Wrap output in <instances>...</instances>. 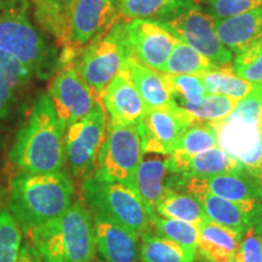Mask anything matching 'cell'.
Segmentation results:
<instances>
[{
    "label": "cell",
    "mask_w": 262,
    "mask_h": 262,
    "mask_svg": "<svg viewBox=\"0 0 262 262\" xmlns=\"http://www.w3.org/2000/svg\"><path fill=\"white\" fill-rule=\"evenodd\" d=\"M64 130L49 95H40L10 150L12 165L31 175L63 171Z\"/></svg>",
    "instance_id": "1"
},
{
    "label": "cell",
    "mask_w": 262,
    "mask_h": 262,
    "mask_svg": "<svg viewBox=\"0 0 262 262\" xmlns=\"http://www.w3.org/2000/svg\"><path fill=\"white\" fill-rule=\"evenodd\" d=\"M74 186L63 171L21 173L11 182L9 206L25 233L60 217L73 204Z\"/></svg>",
    "instance_id": "2"
},
{
    "label": "cell",
    "mask_w": 262,
    "mask_h": 262,
    "mask_svg": "<svg viewBox=\"0 0 262 262\" xmlns=\"http://www.w3.org/2000/svg\"><path fill=\"white\" fill-rule=\"evenodd\" d=\"M27 234L42 262H94L96 255L93 215L81 201Z\"/></svg>",
    "instance_id": "3"
},
{
    "label": "cell",
    "mask_w": 262,
    "mask_h": 262,
    "mask_svg": "<svg viewBox=\"0 0 262 262\" xmlns=\"http://www.w3.org/2000/svg\"><path fill=\"white\" fill-rule=\"evenodd\" d=\"M261 85L239 100L231 116L212 123L217 131L219 147L262 180V116Z\"/></svg>",
    "instance_id": "4"
},
{
    "label": "cell",
    "mask_w": 262,
    "mask_h": 262,
    "mask_svg": "<svg viewBox=\"0 0 262 262\" xmlns=\"http://www.w3.org/2000/svg\"><path fill=\"white\" fill-rule=\"evenodd\" d=\"M81 195L93 214L103 216L139 237L150 231L153 224L146 205L136 192L123 183L93 172L83 179Z\"/></svg>",
    "instance_id": "5"
},
{
    "label": "cell",
    "mask_w": 262,
    "mask_h": 262,
    "mask_svg": "<svg viewBox=\"0 0 262 262\" xmlns=\"http://www.w3.org/2000/svg\"><path fill=\"white\" fill-rule=\"evenodd\" d=\"M126 22L119 21L106 34L80 48L72 63L98 95L117 74L125 70L127 61L133 57L127 40Z\"/></svg>",
    "instance_id": "6"
},
{
    "label": "cell",
    "mask_w": 262,
    "mask_h": 262,
    "mask_svg": "<svg viewBox=\"0 0 262 262\" xmlns=\"http://www.w3.org/2000/svg\"><path fill=\"white\" fill-rule=\"evenodd\" d=\"M0 50L16 58L31 75L45 78L54 70V51L33 27L26 9L8 8L0 12Z\"/></svg>",
    "instance_id": "7"
},
{
    "label": "cell",
    "mask_w": 262,
    "mask_h": 262,
    "mask_svg": "<svg viewBox=\"0 0 262 262\" xmlns=\"http://www.w3.org/2000/svg\"><path fill=\"white\" fill-rule=\"evenodd\" d=\"M142 157L139 126L118 125L108 120L94 172L110 181L123 183L136 192V173Z\"/></svg>",
    "instance_id": "8"
},
{
    "label": "cell",
    "mask_w": 262,
    "mask_h": 262,
    "mask_svg": "<svg viewBox=\"0 0 262 262\" xmlns=\"http://www.w3.org/2000/svg\"><path fill=\"white\" fill-rule=\"evenodd\" d=\"M160 24L216 67H225L233 62L234 54L222 45L216 34L214 17L196 0H187L175 14Z\"/></svg>",
    "instance_id": "9"
},
{
    "label": "cell",
    "mask_w": 262,
    "mask_h": 262,
    "mask_svg": "<svg viewBox=\"0 0 262 262\" xmlns=\"http://www.w3.org/2000/svg\"><path fill=\"white\" fill-rule=\"evenodd\" d=\"M108 117L102 103L64 130V162L74 178H86L96 169L98 152L106 136Z\"/></svg>",
    "instance_id": "10"
},
{
    "label": "cell",
    "mask_w": 262,
    "mask_h": 262,
    "mask_svg": "<svg viewBox=\"0 0 262 262\" xmlns=\"http://www.w3.org/2000/svg\"><path fill=\"white\" fill-rule=\"evenodd\" d=\"M49 97L57 117L67 127L100 103V95L78 73L73 64L60 66L49 86Z\"/></svg>",
    "instance_id": "11"
},
{
    "label": "cell",
    "mask_w": 262,
    "mask_h": 262,
    "mask_svg": "<svg viewBox=\"0 0 262 262\" xmlns=\"http://www.w3.org/2000/svg\"><path fill=\"white\" fill-rule=\"evenodd\" d=\"M194 120L182 107L147 110L139 124L143 153L170 156L173 146Z\"/></svg>",
    "instance_id": "12"
},
{
    "label": "cell",
    "mask_w": 262,
    "mask_h": 262,
    "mask_svg": "<svg viewBox=\"0 0 262 262\" xmlns=\"http://www.w3.org/2000/svg\"><path fill=\"white\" fill-rule=\"evenodd\" d=\"M122 18L120 0H73L67 48L85 47L110 32Z\"/></svg>",
    "instance_id": "13"
},
{
    "label": "cell",
    "mask_w": 262,
    "mask_h": 262,
    "mask_svg": "<svg viewBox=\"0 0 262 262\" xmlns=\"http://www.w3.org/2000/svg\"><path fill=\"white\" fill-rule=\"evenodd\" d=\"M126 33L133 56L147 67L164 73L166 62L179 39L160 22L152 19L127 21Z\"/></svg>",
    "instance_id": "14"
},
{
    "label": "cell",
    "mask_w": 262,
    "mask_h": 262,
    "mask_svg": "<svg viewBox=\"0 0 262 262\" xmlns=\"http://www.w3.org/2000/svg\"><path fill=\"white\" fill-rule=\"evenodd\" d=\"M108 120L118 125L139 126L147 112L135 84L124 70L100 94Z\"/></svg>",
    "instance_id": "15"
},
{
    "label": "cell",
    "mask_w": 262,
    "mask_h": 262,
    "mask_svg": "<svg viewBox=\"0 0 262 262\" xmlns=\"http://www.w3.org/2000/svg\"><path fill=\"white\" fill-rule=\"evenodd\" d=\"M185 188L186 192L194 195L201 202L208 220L222 227L243 234L251 225H254L260 219L243 206L206 191L199 179L186 180Z\"/></svg>",
    "instance_id": "16"
},
{
    "label": "cell",
    "mask_w": 262,
    "mask_h": 262,
    "mask_svg": "<svg viewBox=\"0 0 262 262\" xmlns=\"http://www.w3.org/2000/svg\"><path fill=\"white\" fill-rule=\"evenodd\" d=\"M91 215L96 253L103 262H140L139 235L103 216L93 212Z\"/></svg>",
    "instance_id": "17"
},
{
    "label": "cell",
    "mask_w": 262,
    "mask_h": 262,
    "mask_svg": "<svg viewBox=\"0 0 262 262\" xmlns=\"http://www.w3.org/2000/svg\"><path fill=\"white\" fill-rule=\"evenodd\" d=\"M168 169L171 173L187 179H209L226 172L245 169L220 147L204 150L194 156L171 153L168 156Z\"/></svg>",
    "instance_id": "18"
},
{
    "label": "cell",
    "mask_w": 262,
    "mask_h": 262,
    "mask_svg": "<svg viewBox=\"0 0 262 262\" xmlns=\"http://www.w3.org/2000/svg\"><path fill=\"white\" fill-rule=\"evenodd\" d=\"M168 156L143 153L136 173V192L148 210L150 219L156 216L157 206L169 191Z\"/></svg>",
    "instance_id": "19"
},
{
    "label": "cell",
    "mask_w": 262,
    "mask_h": 262,
    "mask_svg": "<svg viewBox=\"0 0 262 262\" xmlns=\"http://www.w3.org/2000/svg\"><path fill=\"white\" fill-rule=\"evenodd\" d=\"M215 29L222 45L237 55L262 40V9L215 19Z\"/></svg>",
    "instance_id": "20"
},
{
    "label": "cell",
    "mask_w": 262,
    "mask_h": 262,
    "mask_svg": "<svg viewBox=\"0 0 262 262\" xmlns=\"http://www.w3.org/2000/svg\"><path fill=\"white\" fill-rule=\"evenodd\" d=\"M125 71L135 84L147 110L166 108L176 104L165 73L147 67L134 56L127 61Z\"/></svg>",
    "instance_id": "21"
},
{
    "label": "cell",
    "mask_w": 262,
    "mask_h": 262,
    "mask_svg": "<svg viewBox=\"0 0 262 262\" xmlns=\"http://www.w3.org/2000/svg\"><path fill=\"white\" fill-rule=\"evenodd\" d=\"M198 251L208 262L234 260L242 234L206 220L198 226Z\"/></svg>",
    "instance_id": "22"
},
{
    "label": "cell",
    "mask_w": 262,
    "mask_h": 262,
    "mask_svg": "<svg viewBox=\"0 0 262 262\" xmlns=\"http://www.w3.org/2000/svg\"><path fill=\"white\" fill-rule=\"evenodd\" d=\"M72 2L73 0H32L38 24L54 35L63 49L70 45Z\"/></svg>",
    "instance_id": "23"
},
{
    "label": "cell",
    "mask_w": 262,
    "mask_h": 262,
    "mask_svg": "<svg viewBox=\"0 0 262 262\" xmlns=\"http://www.w3.org/2000/svg\"><path fill=\"white\" fill-rule=\"evenodd\" d=\"M156 215L199 226L208 220L201 202L187 192L169 189L157 206Z\"/></svg>",
    "instance_id": "24"
},
{
    "label": "cell",
    "mask_w": 262,
    "mask_h": 262,
    "mask_svg": "<svg viewBox=\"0 0 262 262\" xmlns=\"http://www.w3.org/2000/svg\"><path fill=\"white\" fill-rule=\"evenodd\" d=\"M208 95H221L234 100H243L254 90L255 85L235 73L232 64L217 67L201 74Z\"/></svg>",
    "instance_id": "25"
},
{
    "label": "cell",
    "mask_w": 262,
    "mask_h": 262,
    "mask_svg": "<svg viewBox=\"0 0 262 262\" xmlns=\"http://www.w3.org/2000/svg\"><path fill=\"white\" fill-rule=\"evenodd\" d=\"M141 262H194L195 258L186 253L171 239L148 231L141 235Z\"/></svg>",
    "instance_id": "26"
},
{
    "label": "cell",
    "mask_w": 262,
    "mask_h": 262,
    "mask_svg": "<svg viewBox=\"0 0 262 262\" xmlns=\"http://www.w3.org/2000/svg\"><path fill=\"white\" fill-rule=\"evenodd\" d=\"M187 0H120L123 18L152 19L164 22L175 14Z\"/></svg>",
    "instance_id": "27"
},
{
    "label": "cell",
    "mask_w": 262,
    "mask_h": 262,
    "mask_svg": "<svg viewBox=\"0 0 262 262\" xmlns=\"http://www.w3.org/2000/svg\"><path fill=\"white\" fill-rule=\"evenodd\" d=\"M22 249V228L0 191V262H17Z\"/></svg>",
    "instance_id": "28"
},
{
    "label": "cell",
    "mask_w": 262,
    "mask_h": 262,
    "mask_svg": "<svg viewBox=\"0 0 262 262\" xmlns=\"http://www.w3.org/2000/svg\"><path fill=\"white\" fill-rule=\"evenodd\" d=\"M217 68L208 58L192 49L189 45L178 40L172 49L168 62H166V74H196L201 75L205 72Z\"/></svg>",
    "instance_id": "29"
},
{
    "label": "cell",
    "mask_w": 262,
    "mask_h": 262,
    "mask_svg": "<svg viewBox=\"0 0 262 262\" xmlns=\"http://www.w3.org/2000/svg\"><path fill=\"white\" fill-rule=\"evenodd\" d=\"M29 77L31 73L16 58L0 50V118L9 111L15 90Z\"/></svg>",
    "instance_id": "30"
},
{
    "label": "cell",
    "mask_w": 262,
    "mask_h": 262,
    "mask_svg": "<svg viewBox=\"0 0 262 262\" xmlns=\"http://www.w3.org/2000/svg\"><path fill=\"white\" fill-rule=\"evenodd\" d=\"M215 147H219V139L214 124L194 122L180 137L171 153L194 156Z\"/></svg>",
    "instance_id": "31"
},
{
    "label": "cell",
    "mask_w": 262,
    "mask_h": 262,
    "mask_svg": "<svg viewBox=\"0 0 262 262\" xmlns=\"http://www.w3.org/2000/svg\"><path fill=\"white\" fill-rule=\"evenodd\" d=\"M152 224L155 225L158 234L171 239L172 242L178 243L186 253L195 258L196 253H198V226L185 221L173 220V219L160 217L158 215H156L152 219Z\"/></svg>",
    "instance_id": "32"
},
{
    "label": "cell",
    "mask_w": 262,
    "mask_h": 262,
    "mask_svg": "<svg viewBox=\"0 0 262 262\" xmlns=\"http://www.w3.org/2000/svg\"><path fill=\"white\" fill-rule=\"evenodd\" d=\"M238 100L221 96V95H206L201 102L183 104V110L187 112L194 122L216 123L225 120L231 116Z\"/></svg>",
    "instance_id": "33"
},
{
    "label": "cell",
    "mask_w": 262,
    "mask_h": 262,
    "mask_svg": "<svg viewBox=\"0 0 262 262\" xmlns=\"http://www.w3.org/2000/svg\"><path fill=\"white\" fill-rule=\"evenodd\" d=\"M170 91L178 106L186 103H198L206 95L205 85L201 75L196 74H166Z\"/></svg>",
    "instance_id": "34"
},
{
    "label": "cell",
    "mask_w": 262,
    "mask_h": 262,
    "mask_svg": "<svg viewBox=\"0 0 262 262\" xmlns=\"http://www.w3.org/2000/svg\"><path fill=\"white\" fill-rule=\"evenodd\" d=\"M232 67L239 77L254 85L262 84V40L235 55Z\"/></svg>",
    "instance_id": "35"
},
{
    "label": "cell",
    "mask_w": 262,
    "mask_h": 262,
    "mask_svg": "<svg viewBox=\"0 0 262 262\" xmlns=\"http://www.w3.org/2000/svg\"><path fill=\"white\" fill-rule=\"evenodd\" d=\"M234 260L237 262H262V220H257L242 234Z\"/></svg>",
    "instance_id": "36"
},
{
    "label": "cell",
    "mask_w": 262,
    "mask_h": 262,
    "mask_svg": "<svg viewBox=\"0 0 262 262\" xmlns=\"http://www.w3.org/2000/svg\"><path fill=\"white\" fill-rule=\"evenodd\" d=\"M206 5L214 19H224L262 9V0H206Z\"/></svg>",
    "instance_id": "37"
},
{
    "label": "cell",
    "mask_w": 262,
    "mask_h": 262,
    "mask_svg": "<svg viewBox=\"0 0 262 262\" xmlns=\"http://www.w3.org/2000/svg\"><path fill=\"white\" fill-rule=\"evenodd\" d=\"M17 262H42V260L37 251V249L33 247L31 243H27L22 245Z\"/></svg>",
    "instance_id": "38"
},
{
    "label": "cell",
    "mask_w": 262,
    "mask_h": 262,
    "mask_svg": "<svg viewBox=\"0 0 262 262\" xmlns=\"http://www.w3.org/2000/svg\"><path fill=\"white\" fill-rule=\"evenodd\" d=\"M262 86V84H261ZM260 108H261V116H262V94H261V100H260Z\"/></svg>",
    "instance_id": "39"
},
{
    "label": "cell",
    "mask_w": 262,
    "mask_h": 262,
    "mask_svg": "<svg viewBox=\"0 0 262 262\" xmlns=\"http://www.w3.org/2000/svg\"><path fill=\"white\" fill-rule=\"evenodd\" d=\"M228 262H237L235 260H231V261H228Z\"/></svg>",
    "instance_id": "40"
},
{
    "label": "cell",
    "mask_w": 262,
    "mask_h": 262,
    "mask_svg": "<svg viewBox=\"0 0 262 262\" xmlns=\"http://www.w3.org/2000/svg\"><path fill=\"white\" fill-rule=\"evenodd\" d=\"M196 2H201V0H196ZM205 2H206V0H205Z\"/></svg>",
    "instance_id": "41"
}]
</instances>
